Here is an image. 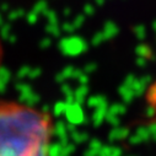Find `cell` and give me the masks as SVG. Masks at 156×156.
Segmentation results:
<instances>
[{"label": "cell", "instance_id": "1", "mask_svg": "<svg viewBox=\"0 0 156 156\" xmlns=\"http://www.w3.org/2000/svg\"><path fill=\"white\" fill-rule=\"evenodd\" d=\"M51 143L42 138L11 141L0 147V156H51Z\"/></svg>", "mask_w": 156, "mask_h": 156}, {"label": "cell", "instance_id": "2", "mask_svg": "<svg viewBox=\"0 0 156 156\" xmlns=\"http://www.w3.org/2000/svg\"><path fill=\"white\" fill-rule=\"evenodd\" d=\"M0 52H2V51H0Z\"/></svg>", "mask_w": 156, "mask_h": 156}]
</instances>
